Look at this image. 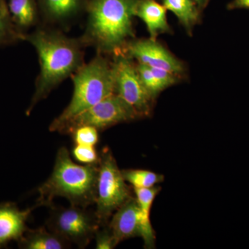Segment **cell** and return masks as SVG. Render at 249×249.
<instances>
[{"mask_svg":"<svg viewBox=\"0 0 249 249\" xmlns=\"http://www.w3.org/2000/svg\"><path fill=\"white\" fill-rule=\"evenodd\" d=\"M24 40L36 49L40 65L35 92L26 111L29 115L37 103L84 65V46L80 39L71 38L60 31L47 29H39L31 34H25Z\"/></svg>","mask_w":249,"mask_h":249,"instance_id":"obj_1","label":"cell"},{"mask_svg":"<svg viewBox=\"0 0 249 249\" xmlns=\"http://www.w3.org/2000/svg\"><path fill=\"white\" fill-rule=\"evenodd\" d=\"M137 0H89L86 4L88 22L80 37L85 47L98 53L118 54L134 36L132 18Z\"/></svg>","mask_w":249,"mask_h":249,"instance_id":"obj_2","label":"cell"},{"mask_svg":"<svg viewBox=\"0 0 249 249\" xmlns=\"http://www.w3.org/2000/svg\"><path fill=\"white\" fill-rule=\"evenodd\" d=\"M98 174V163L78 164L71 160L66 147H60L52 175L38 188L36 207L50 208L58 196L66 198L72 206L88 208L95 204Z\"/></svg>","mask_w":249,"mask_h":249,"instance_id":"obj_3","label":"cell"},{"mask_svg":"<svg viewBox=\"0 0 249 249\" xmlns=\"http://www.w3.org/2000/svg\"><path fill=\"white\" fill-rule=\"evenodd\" d=\"M73 93L71 101L50 126V132L60 131L67 122L114 93L111 63L98 53L73 75Z\"/></svg>","mask_w":249,"mask_h":249,"instance_id":"obj_4","label":"cell"},{"mask_svg":"<svg viewBox=\"0 0 249 249\" xmlns=\"http://www.w3.org/2000/svg\"><path fill=\"white\" fill-rule=\"evenodd\" d=\"M132 196L114 156L107 147L103 148L98 160L94 212L100 225L108 224L113 213Z\"/></svg>","mask_w":249,"mask_h":249,"instance_id":"obj_5","label":"cell"},{"mask_svg":"<svg viewBox=\"0 0 249 249\" xmlns=\"http://www.w3.org/2000/svg\"><path fill=\"white\" fill-rule=\"evenodd\" d=\"M47 221V229L64 240L85 249L94 239L95 234L101 227L95 213L88 208L72 206L70 207L51 206Z\"/></svg>","mask_w":249,"mask_h":249,"instance_id":"obj_6","label":"cell"},{"mask_svg":"<svg viewBox=\"0 0 249 249\" xmlns=\"http://www.w3.org/2000/svg\"><path fill=\"white\" fill-rule=\"evenodd\" d=\"M112 66L114 93L133 108L139 118L150 115L153 101L147 92L132 59L121 52L116 54Z\"/></svg>","mask_w":249,"mask_h":249,"instance_id":"obj_7","label":"cell"},{"mask_svg":"<svg viewBox=\"0 0 249 249\" xmlns=\"http://www.w3.org/2000/svg\"><path fill=\"white\" fill-rule=\"evenodd\" d=\"M138 119L133 108L120 96L113 93L67 122L60 133L70 134L73 129L83 125L92 126L101 131Z\"/></svg>","mask_w":249,"mask_h":249,"instance_id":"obj_8","label":"cell"},{"mask_svg":"<svg viewBox=\"0 0 249 249\" xmlns=\"http://www.w3.org/2000/svg\"><path fill=\"white\" fill-rule=\"evenodd\" d=\"M123 51L129 58L151 68L162 69L177 76L184 70L182 62L155 39L129 41Z\"/></svg>","mask_w":249,"mask_h":249,"instance_id":"obj_9","label":"cell"},{"mask_svg":"<svg viewBox=\"0 0 249 249\" xmlns=\"http://www.w3.org/2000/svg\"><path fill=\"white\" fill-rule=\"evenodd\" d=\"M107 224L117 245L123 241L142 237V212L135 196L116 210Z\"/></svg>","mask_w":249,"mask_h":249,"instance_id":"obj_10","label":"cell"},{"mask_svg":"<svg viewBox=\"0 0 249 249\" xmlns=\"http://www.w3.org/2000/svg\"><path fill=\"white\" fill-rule=\"evenodd\" d=\"M34 207L20 210L15 203L0 204V248L19 241L28 229L27 223Z\"/></svg>","mask_w":249,"mask_h":249,"instance_id":"obj_11","label":"cell"},{"mask_svg":"<svg viewBox=\"0 0 249 249\" xmlns=\"http://www.w3.org/2000/svg\"><path fill=\"white\" fill-rule=\"evenodd\" d=\"M166 9L155 0H137L134 16L145 23L152 39L170 31L166 17Z\"/></svg>","mask_w":249,"mask_h":249,"instance_id":"obj_12","label":"cell"},{"mask_svg":"<svg viewBox=\"0 0 249 249\" xmlns=\"http://www.w3.org/2000/svg\"><path fill=\"white\" fill-rule=\"evenodd\" d=\"M160 191V186L147 188H134L135 198L142 212V233L144 247L153 249L155 244V232L150 222V211L156 196Z\"/></svg>","mask_w":249,"mask_h":249,"instance_id":"obj_13","label":"cell"},{"mask_svg":"<svg viewBox=\"0 0 249 249\" xmlns=\"http://www.w3.org/2000/svg\"><path fill=\"white\" fill-rule=\"evenodd\" d=\"M18 243L22 249H64L71 246L70 242L45 227L28 229Z\"/></svg>","mask_w":249,"mask_h":249,"instance_id":"obj_14","label":"cell"},{"mask_svg":"<svg viewBox=\"0 0 249 249\" xmlns=\"http://www.w3.org/2000/svg\"><path fill=\"white\" fill-rule=\"evenodd\" d=\"M46 19L52 23H62L80 12L85 0H39Z\"/></svg>","mask_w":249,"mask_h":249,"instance_id":"obj_15","label":"cell"},{"mask_svg":"<svg viewBox=\"0 0 249 249\" xmlns=\"http://www.w3.org/2000/svg\"><path fill=\"white\" fill-rule=\"evenodd\" d=\"M8 7L13 22L21 32L24 33L37 23L35 0H9Z\"/></svg>","mask_w":249,"mask_h":249,"instance_id":"obj_16","label":"cell"},{"mask_svg":"<svg viewBox=\"0 0 249 249\" xmlns=\"http://www.w3.org/2000/svg\"><path fill=\"white\" fill-rule=\"evenodd\" d=\"M194 0H163L166 10L172 11L187 30L192 28L199 20V11Z\"/></svg>","mask_w":249,"mask_h":249,"instance_id":"obj_17","label":"cell"},{"mask_svg":"<svg viewBox=\"0 0 249 249\" xmlns=\"http://www.w3.org/2000/svg\"><path fill=\"white\" fill-rule=\"evenodd\" d=\"M24 33L15 25L6 0H0V45H8L24 40Z\"/></svg>","mask_w":249,"mask_h":249,"instance_id":"obj_18","label":"cell"},{"mask_svg":"<svg viewBox=\"0 0 249 249\" xmlns=\"http://www.w3.org/2000/svg\"><path fill=\"white\" fill-rule=\"evenodd\" d=\"M126 182L133 188H147L157 186L164 180V176L145 170H121Z\"/></svg>","mask_w":249,"mask_h":249,"instance_id":"obj_19","label":"cell"},{"mask_svg":"<svg viewBox=\"0 0 249 249\" xmlns=\"http://www.w3.org/2000/svg\"><path fill=\"white\" fill-rule=\"evenodd\" d=\"M75 145L95 146L99 140L98 130L92 126L83 125L73 129L70 133Z\"/></svg>","mask_w":249,"mask_h":249,"instance_id":"obj_20","label":"cell"},{"mask_svg":"<svg viewBox=\"0 0 249 249\" xmlns=\"http://www.w3.org/2000/svg\"><path fill=\"white\" fill-rule=\"evenodd\" d=\"M72 155L78 163L83 165L97 164L100 158L95 146L89 145H75Z\"/></svg>","mask_w":249,"mask_h":249,"instance_id":"obj_21","label":"cell"},{"mask_svg":"<svg viewBox=\"0 0 249 249\" xmlns=\"http://www.w3.org/2000/svg\"><path fill=\"white\" fill-rule=\"evenodd\" d=\"M137 65V71H138L142 85L145 87L152 99H155L160 91L157 83H156L152 69L143 64L138 63V65Z\"/></svg>","mask_w":249,"mask_h":249,"instance_id":"obj_22","label":"cell"},{"mask_svg":"<svg viewBox=\"0 0 249 249\" xmlns=\"http://www.w3.org/2000/svg\"><path fill=\"white\" fill-rule=\"evenodd\" d=\"M94 239L96 249H112L117 246L107 224L99 227L95 234Z\"/></svg>","mask_w":249,"mask_h":249,"instance_id":"obj_23","label":"cell"},{"mask_svg":"<svg viewBox=\"0 0 249 249\" xmlns=\"http://www.w3.org/2000/svg\"><path fill=\"white\" fill-rule=\"evenodd\" d=\"M151 69L160 92L177 83V75L162 69Z\"/></svg>","mask_w":249,"mask_h":249,"instance_id":"obj_24","label":"cell"},{"mask_svg":"<svg viewBox=\"0 0 249 249\" xmlns=\"http://www.w3.org/2000/svg\"><path fill=\"white\" fill-rule=\"evenodd\" d=\"M229 9H249V0H232L229 5Z\"/></svg>","mask_w":249,"mask_h":249,"instance_id":"obj_25","label":"cell"},{"mask_svg":"<svg viewBox=\"0 0 249 249\" xmlns=\"http://www.w3.org/2000/svg\"><path fill=\"white\" fill-rule=\"evenodd\" d=\"M196 1V4L198 5H201L204 4L206 0H194Z\"/></svg>","mask_w":249,"mask_h":249,"instance_id":"obj_26","label":"cell"}]
</instances>
